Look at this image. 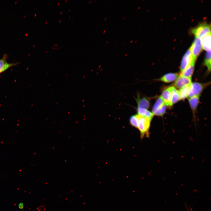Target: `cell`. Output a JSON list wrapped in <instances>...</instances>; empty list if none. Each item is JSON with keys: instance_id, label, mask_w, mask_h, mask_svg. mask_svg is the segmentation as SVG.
Returning <instances> with one entry per match:
<instances>
[{"instance_id": "15", "label": "cell", "mask_w": 211, "mask_h": 211, "mask_svg": "<svg viewBox=\"0 0 211 211\" xmlns=\"http://www.w3.org/2000/svg\"><path fill=\"white\" fill-rule=\"evenodd\" d=\"M190 84L180 88L178 91L180 99H184L188 97Z\"/></svg>"}, {"instance_id": "20", "label": "cell", "mask_w": 211, "mask_h": 211, "mask_svg": "<svg viewBox=\"0 0 211 211\" xmlns=\"http://www.w3.org/2000/svg\"><path fill=\"white\" fill-rule=\"evenodd\" d=\"M166 106L164 104L163 106L158 110H157L154 114V115L159 116H162L166 112Z\"/></svg>"}, {"instance_id": "18", "label": "cell", "mask_w": 211, "mask_h": 211, "mask_svg": "<svg viewBox=\"0 0 211 211\" xmlns=\"http://www.w3.org/2000/svg\"><path fill=\"white\" fill-rule=\"evenodd\" d=\"M129 123L132 126L137 129L138 120L137 114L132 115L129 118Z\"/></svg>"}, {"instance_id": "8", "label": "cell", "mask_w": 211, "mask_h": 211, "mask_svg": "<svg viewBox=\"0 0 211 211\" xmlns=\"http://www.w3.org/2000/svg\"><path fill=\"white\" fill-rule=\"evenodd\" d=\"M7 57V55L4 54L3 57L0 59V74L11 67L16 65L18 64L17 63H8L6 61Z\"/></svg>"}, {"instance_id": "11", "label": "cell", "mask_w": 211, "mask_h": 211, "mask_svg": "<svg viewBox=\"0 0 211 211\" xmlns=\"http://www.w3.org/2000/svg\"><path fill=\"white\" fill-rule=\"evenodd\" d=\"M178 76V73H169L163 75L159 80L165 83H170L176 80Z\"/></svg>"}, {"instance_id": "10", "label": "cell", "mask_w": 211, "mask_h": 211, "mask_svg": "<svg viewBox=\"0 0 211 211\" xmlns=\"http://www.w3.org/2000/svg\"><path fill=\"white\" fill-rule=\"evenodd\" d=\"M202 47L207 51L211 50V33L201 38Z\"/></svg>"}, {"instance_id": "3", "label": "cell", "mask_w": 211, "mask_h": 211, "mask_svg": "<svg viewBox=\"0 0 211 211\" xmlns=\"http://www.w3.org/2000/svg\"><path fill=\"white\" fill-rule=\"evenodd\" d=\"M196 59L189 49L185 53L182 60L180 66L181 72L183 71L192 63L195 62Z\"/></svg>"}, {"instance_id": "19", "label": "cell", "mask_w": 211, "mask_h": 211, "mask_svg": "<svg viewBox=\"0 0 211 211\" xmlns=\"http://www.w3.org/2000/svg\"><path fill=\"white\" fill-rule=\"evenodd\" d=\"M211 51H207L205 57L204 63L207 67L208 71L211 69Z\"/></svg>"}, {"instance_id": "6", "label": "cell", "mask_w": 211, "mask_h": 211, "mask_svg": "<svg viewBox=\"0 0 211 211\" xmlns=\"http://www.w3.org/2000/svg\"><path fill=\"white\" fill-rule=\"evenodd\" d=\"M160 96L166 106H171L173 105L172 102L171 86L164 89Z\"/></svg>"}, {"instance_id": "12", "label": "cell", "mask_w": 211, "mask_h": 211, "mask_svg": "<svg viewBox=\"0 0 211 211\" xmlns=\"http://www.w3.org/2000/svg\"><path fill=\"white\" fill-rule=\"evenodd\" d=\"M195 62L192 63L183 71L180 74L185 77L191 79L194 69Z\"/></svg>"}, {"instance_id": "14", "label": "cell", "mask_w": 211, "mask_h": 211, "mask_svg": "<svg viewBox=\"0 0 211 211\" xmlns=\"http://www.w3.org/2000/svg\"><path fill=\"white\" fill-rule=\"evenodd\" d=\"M137 110L138 114L152 120L154 115L152 112L147 110V109L137 107Z\"/></svg>"}, {"instance_id": "1", "label": "cell", "mask_w": 211, "mask_h": 211, "mask_svg": "<svg viewBox=\"0 0 211 211\" xmlns=\"http://www.w3.org/2000/svg\"><path fill=\"white\" fill-rule=\"evenodd\" d=\"M138 123L137 129L139 131L141 139L149 136V130L152 119L138 114Z\"/></svg>"}, {"instance_id": "16", "label": "cell", "mask_w": 211, "mask_h": 211, "mask_svg": "<svg viewBox=\"0 0 211 211\" xmlns=\"http://www.w3.org/2000/svg\"><path fill=\"white\" fill-rule=\"evenodd\" d=\"M171 97L172 104L180 100L179 91L173 86H171Z\"/></svg>"}, {"instance_id": "17", "label": "cell", "mask_w": 211, "mask_h": 211, "mask_svg": "<svg viewBox=\"0 0 211 211\" xmlns=\"http://www.w3.org/2000/svg\"><path fill=\"white\" fill-rule=\"evenodd\" d=\"M164 104L163 100L160 96L157 99L153 107L152 113L153 115L157 110L161 108Z\"/></svg>"}, {"instance_id": "2", "label": "cell", "mask_w": 211, "mask_h": 211, "mask_svg": "<svg viewBox=\"0 0 211 211\" xmlns=\"http://www.w3.org/2000/svg\"><path fill=\"white\" fill-rule=\"evenodd\" d=\"M210 26L206 23L201 24L192 30L196 37L201 38L206 35L211 33Z\"/></svg>"}, {"instance_id": "9", "label": "cell", "mask_w": 211, "mask_h": 211, "mask_svg": "<svg viewBox=\"0 0 211 211\" xmlns=\"http://www.w3.org/2000/svg\"><path fill=\"white\" fill-rule=\"evenodd\" d=\"M136 100L138 108L147 109L150 106V102L148 99L145 97L141 98L139 94Z\"/></svg>"}, {"instance_id": "7", "label": "cell", "mask_w": 211, "mask_h": 211, "mask_svg": "<svg viewBox=\"0 0 211 211\" xmlns=\"http://www.w3.org/2000/svg\"><path fill=\"white\" fill-rule=\"evenodd\" d=\"M191 83V79L185 77L180 74L176 80L174 84V86L180 89L190 84Z\"/></svg>"}, {"instance_id": "21", "label": "cell", "mask_w": 211, "mask_h": 211, "mask_svg": "<svg viewBox=\"0 0 211 211\" xmlns=\"http://www.w3.org/2000/svg\"><path fill=\"white\" fill-rule=\"evenodd\" d=\"M19 208L20 209H23L24 207V205L23 203L21 202L18 205Z\"/></svg>"}, {"instance_id": "5", "label": "cell", "mask_w": 211, "mask_h": 211, "mask_svg": "<svg viewBox=\"0 0 211 211\" xmlns=\"http://www.w3.org/2000/svg\"><path fill=\"white\" fill-rule=\"evenodd\" d=\"M204 85L197 82L191 83L190 85L188 97L199 95L204 89Z\"/></svg>"}, {"instance_id": "13", "label": "cell", "mask_w": 211, "mask_h": 211, "mask_svg": "<svg viewBox=\"0 0 211 211\" xmlns=\"http://www.w3.org/2000/svg\"><path fill=\"white\" fill-rule=\"evenodd\" d=\"M199 95H196L188 98L190 106L193 110H196L199 103Z\"/></svg>"}, {"instance_id": "4", "label": "cell", "mask_w": 211, "mask_h": 211, "mask_svg": "<svg viewBox=\"0 0 211 211\" xmlns=\"http://www.w3.org/2000/svg\"><path fill=\"white\" fill-rule=\"evenodd\" d=\"M189 49L193 57L196 59L202 50L201 38L195 37Z\"/></svg>"}]
</instances>
